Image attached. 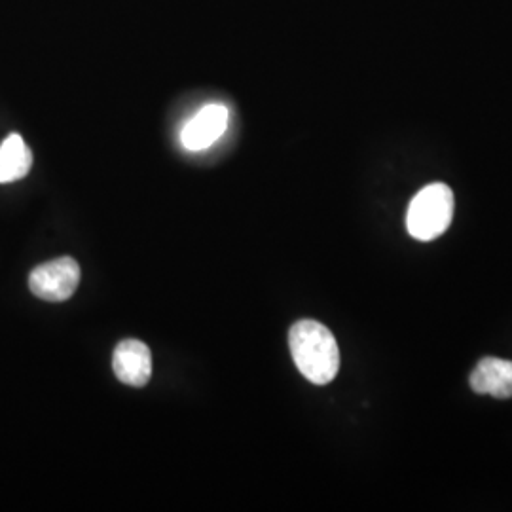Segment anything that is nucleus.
Instances as JSON below:
<instances>
[{"instance_id":"nucleus-7","label":"nucleus","mask_w":512,"mask_h":512,"mask_svg":"<svg viewBox=\"0 0 512 512\" xmlns=\"http://www.w3.org/2000/svg\"><path fill=\"white\" fill-rule=\"evenodd\" d=\"M33 152L18 133L8 135L0 143V184L16 183L29 175Z\"/></svg>"},{"instance_id":"nucleus-4","label":"nucleus","mask_w":512,"mask_h":512,"mask_svg":"<svg viewBox=\"0 0 512 512\" xmlns=\"http://www.w3.org/2000/svg\"><path fill=\"white\" fill-rule=\"evenodd\" d=\"M112 368L122 384L145 387L152 376V355L145 342L124 340L112 355Z\"/></svg>"},{"instance_id":"nucleus-6","label":"nucleus","mask_w":512,"mask_h":512,"mask_svg":"<svg viewBox=\"0 0 512 512\" xmlns=\"http://www.w3.org/2000/svg\"><path fill=\"white\" fill-rule=\"evenodd\" d=\"M471 387L480 395H490L494 399H511L512 361L484 357L471 374Z\"/></svg>"},{"instance_id":"nucleus-3","label":"nucleus","mask_w":512,"mask_h":512,"mask_svg":"<svg viewBox=\"0 0 512 512\" xmlns=\"http://www.w3.org/2000/svg\"><path fill=\"white\" fill-rule=\"evenodd\" d=\"M80 266L71 256L55 258L37 266L29 275V289L40 300L65 302L80 285Z\"/></svg>"},{"instance_id":"nucleus-1","label":"nucleus","mask_w":512,"mask_h":512,"mask_svg":"<svg viewBox=\"0 0 512 512\" xmlns=\"http://www.w3.org/2000/svg\"><path fill=\"white\" fill-rule=\"evenodd\" d=\"M289 346L300 374L315 385H327L340 370V349L325 325L304 319L291 327Z\"/></svg>"},{"instance_id":"nucleus-5","label":"nucleus","mask_w":512,"mask_h":512,"mask_svg":"<svg viewBox=\"0 0 512 512\" xmlns=\"http://www.w3.org/2000/svg\"><path fill=\"white\" fill-rule=\"evenodd\" d=\"M228 128V109L219 103L203 107L186 126L181 133L186 150L198 152L217 143L224 131Z\"/></svg>"},{"instance_id":"nucleus-2","label":"nucleus","mask_w":512,"mask_h":512,"mask_svg":"<svg viewBox=\"0 0 512 512\" xmlns=\"http://www.w3.org/2000/svg\"><path fill=\"white\" fill-rule=\"evenodd\" d=\"M454 219V192L444 183L427 184L414 196L406 211V228L412 238L433 241Z\"/></svg>"}]
</instances>
